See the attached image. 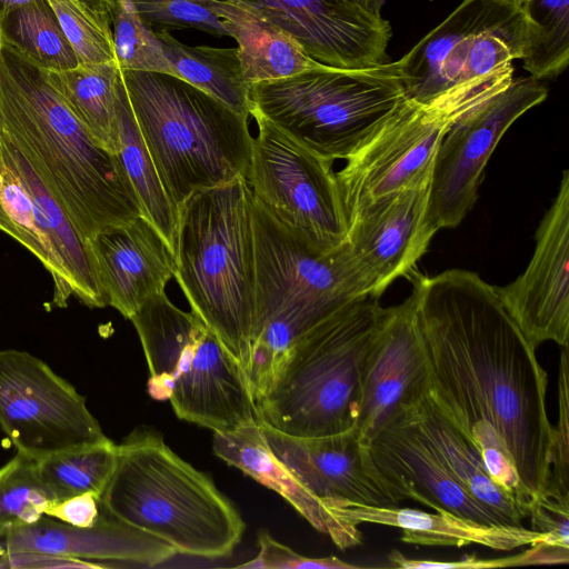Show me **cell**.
<instances>
[{"instance_id": "cell-36", "label": "cell", "mask_w": 569, "mask_h": 569, "mask_svg": "<svg viewBox=\"0 0 569 569\" xmlns=\"http://www.w3.org/2000/svg\"><path fill=\"white\" fill-rule=\"evenodd\" d=\"M49 502L36 460L16 452L0 467V542L14 530L38 521Z\"/></svg>"}, {"instance_id": "cell-34", "label": "cell", "mask_w": 569, "mask_h": 569, "mask_svg": "<svg viewBox=\"0 0 569 569\" xmlns=\"http://www.w3.org/2000/svg\"><path fill=\"white\" fill-rule=\"evenodd\" d=\"M521 8L533 28L522 66L536 79L555 78L569 62V0H522Z\"/></svg>"}, {"instance_id": "cell-19", "label": "cell", "mask_w": 569, "mask_h": 569, "mask_svg": "<svg viewBox=\"0 0 569 569\" xmlns=\"http://www.w3.org/2000/svg\"><path fill=\"white\" fill-rule=\"evenodd\" d=\"M429 361L412 292L387 307L367 357L356 428L368 446L397 406L429 392Z\"/></svg>"}, {"instance_id": "cell-37", "label": "cell", "mask_w": 569, "mask_h": 569, "mask_svg": "<svg viewBox=\"0 0 569 569\" xmlns=\"http://www.w3.org/2000/svg\"><path fill=\"white\" fill-rule=\"evenodd\" d=\"M110 14L116 61L120 70L176 77L156 32L141 20L130 0H111Z\"/></svg>"}, {"instance_id": "cell-6", "label": "cell", "mask_w": 569, "mask_h": 569, "mask_svg": "<svg viewBox=\"0 0 569 569\" xmlns=\"http://www.w3.org/2000/svg\"><path fill=\"white\" fill-rule=\"evenodd\" d=\"M120 77L178 210L198 190L246 178L253 141L247 116L171 74L120 70Z\"/></svg>"}, {"instance_id": "cell-25", "label": "cell", "mask_w": 569, "mask_h": 569, "mask_svg": "<svg viewBox=\"0 0 569 569\" xmlns=\"http://www.w3.org/2000/svg\"><path fill=\"white\" fill-rule=\"evenodd\" d=\"M341 521L359 526L375 523L401 530L405 543L438 547L480 545L510 551L543 540L545 536L525 526H486L446 510L426 512L395 507L347 502L331 510Z\"/></svg>"}, {"instance_id": "cell-33", "label": "cell", "mask_w": 569, "mask_h": 569, "mask_svg": "<svg viewBox=\"0 0 569 569\" xmlns=\"http://www.w3.org/2000/svg\"><path fill=\"white\" fill-rule=\"evenodd\" d=\"M0 28L12 42L49 70H68L80 63L44 0L0 10Z\"/></svg>"}, {"instance_id": "cell-8", "label": "cell", "mask_w": 569, "mask_h": 569, "mask_svg": "<svg viewBox=\"0 0 569 569\" xmlns=\"http://www.w3.org/2000/svg\"><path fill=\"white\" fill-rule=\"evenodd\" d=\"M407 100L398 63L345 69L322 64L249 87V114L317 157L355 154Z\"/></svg>"}, {"instance_id": "cell-17", "label": "cell", "mask_w": 569, "mask_h": 569, "mask_svg": "<svg viewBox=\"0 0 569 569\" xmlns=\"http://www.w3.org/2000/svg\"><path fill=\"white\" fill-rule=\"evenodd\" d=\"M274 457L331 512L347 502L399 506L402 498L376 467L356 427L321 437H295L260 422Z\"/></svg>"}, {"instance_id": "cell-23", "label": "cell", "mask_w": 569, "mask_h": 569, "mask_svg": "<svg viewBox=\"0 0 569 569\" xmlns=\"http://www.w3.org/2000/svg\"><path fill=\"white\" fill-rule=\"evenodd\" d=\"M448 472L507 526H523L530 506L491 477L479 450L433 402L429 392L395 408Z\"/></svg>"}, {"instance_id": "cell-20", "label": "cell", "mask_w": 569, "mask_h": 569, "mask_svg": "<svg viewBox=\"0 0 569 569\" xmlns=\"http://www.w3.org/2000/svg\"><path fill=\"white\" fill-rule=\"evenodd\" d=\"M368 448L379 472L402 500L486 526H507L467 492L397 410L373 435Z\"/></svg>"}, {"instance_id": "cell-15", "label": "cell", "mask_w": 569, "mask_h": 569, "mask_svg": "<svg viewBox=\"0 0 569 569\" xmlns=\"http://www.w3.org/2000/svg\"><path fill=\"white\" fill-rule=\"evenodd\" d=\"M430 181L376 202L350 222L341 251L360 297L378 298L408 276L438 230L428 220Z\"/></svg>"}, {"instance_id": "cell-7", "label": "cell", "mask_w": 569, "mask_h": 569, "mask_svg": "<svg viewBox=\"0 0 569 569\" xmlns=\"http://www.w3.org/2000/svg\"><path fill=\"white\" fill-rule=\"evenodd\" d=\"M254 328L249 382L254 402L287 350L316 323L361 298L341 251H323L280 223L253 197Z\"/></svg>"}, {"instance_id": "cell-24", "label": "cell", "mask_w": 569, "mask_h": 569, "mask_svg": "<svg viewBox=\"0 0 569 569\" xmlns=\"http://www.w3.org/2000/svg\"><path fill=\"white\" fill-rule=\"evenodd\" d=\"M212 450L227 465L279 493L316 530L341 550L362 543L358 526L330 512L272 453L260 423L230 431H213Z\"/></svg>"}, {"instance_id": "cell-18", "label": "cell", "mask_w": 569, "mask_h": 569, "mask_svg": "<svg viewBox=\"0 0 569 569\" xmlns=\"http://www.w3.org/2000/svg\"><path fill=\"white\" fill-rule=\"evenodd\" d=\"M291 36L316 61L345 69L387 62L392 31L347 0H232Z\"/></svg>"}, {"instance_id": "cell-1", "label": "cell", "mask_w": 569, "mask_h": 569, "mask_svg": "<svg viewBox=\"0 0 569 569\" xmlns=\"http://www.w3.org/2000/svg\"><path fill=\"white\" fill-rule=\"evenodd\" d=\"M429 396L479 450L491 477L531 507L550 473L548 377L495 286L449 269L411 271Z\"/></svg>"}, {"instance_id": "cell-22", "label": "cell", "mask_w": 569, "mask_h": 569, "mask_svg": "<svg viewBox=\"0 0 569 569\" xmlns=\"http://www.w3.org/2000/svg\"><path fill=\"white\" fill-rule=\"evenodd\" d=\"M19 552L86 562L129 561L150 567L177 553L169 543L109 516L103 510L91 527H74L42 516L38 521L14 530L0 542V555Z\"/></svg>"}, {"instance_id": "cell-11", "label": "cell", "mask_w": 569, "mask_h": 569, "mask_svg": "<svg viewBox=\"0 0 569 569\" xmlns=\"http://www.w3.org/2000/svg\"><path fill=\"white\" fill-rule=\"evenodd\" d=\"M532 39L521 1L463 0L397 61L406 97L427 104L512 66Z\"/></svg>"}, {"instance_id": "cell-28", "label": "cell", "mask_w": 569, "mask_h": 569, "mask_svg": "<svg viewBox=\"0 0 569 569\" xmlns=\"http://www.w3.org/2000/svg\"><path fill=\"white\" fill-rule=\"evenodd\" d=\"M49 73L63 100L94 142L117 156L120 81L117 62L79 63L72 69L49 70Z\"/></svg>"}, {"instance_id": "cell-45", "label": "cell", "mask_w": 569, "mask_h": 569, "mask_svg": "<svg viewBox=\"0 0 569 569\" xmlns=\"http://www.w3.org/2000/svg\"><path fill=\"white\" fill-rule=\"evenodd\" d=\"M38 0H0V10H11Z\"/></svg>"}, {"instance_id": "cell-9", "label": "cell", "mask_w": 569, "mask_h": 569, "mask_svg": "<svg viewBox=\"0 0 569 569\" xmlns=\"http://www.w3.org/2000/svg\"><path fill=\"white\" fill-rule=\"evenodd\" d=\"M130 321L147 361L151 398L168 400L179 419L212 431L260 423L247 373L197 315L178 308L164 291Z\"/></svg>"}, {"instance_id": "cell-5", "label": "cell", "mask_w": 569, "mask_h": 569, "mask_svg": "<svg viewBox=\"0 0 569 569\" xmlns=\"http://www.w3.org/2000/svg\"><path fill=\"white\" fill-rule=\"evenodd\" d=\"M386 312L378 298H357L297 339L256 401L260 422L295 437L355 427L367 357Z\"/></svg>"}, {"instance_id": "cell-13", "label": "cell", "mask_w": 569, "mask_h": 569, "mask_svg": "<svg viewBox=\"0 0 569 569\" xmlns=\"http://www.w3.org/2000/svg\"><path fill=\"white\" fill-rule=\"evenodd\" d=\"M0 429L36 461L111 440L71 382L17 349L0 350Z\"/></svg>"}, {"instance_id": "cell-31", "label": "cell", "mask_w": 569, "mask_h": 569, "mask_svg": "<svg viewBox=\"0 0 569 569\" xmlns=\"http://www.w3.org/2000/svg\"><path fill=\"white\" fill-rule=\"evenodd\" d=\"M119 150L117 158L140 203L142 216L158 230L174 252L178 209L169 198L148 151L129 104L123 83L119 81Z\"/></svg>"}, {"instance_id": "cell-2", "label": "cell", "mask_w": 569, "mask_h": 569, "mask_svg": "<svg viewBox=\"0 0 569 569\" xmlns=\"http://www.w3.org/2000/svg\"><path fill=\"white\" fill-rule=\"evenodd\" d=\"M0 134L27 160L87 241L142 216L117 156L94 142L49 70L1 28Z\"/></svg>"}, {"instance_id": "cell-10", "label": "cell", "mask_w": 569, "mask_h": 569, "mask_svg": "<svg viewBox=\"0 0 569 569\" xmlns=\"http://www.w3.org/2000/svg\"><path fill=\"white\" fill-rule=\"evenodd\" d=\"M509 70L457 87L423 104L407 99L336 172L349 222L367 207L431 180L440 142L455 118L506 87Z\"/></svg>"}, {"instance_id": "cell-46", "label": "cell", "mask_w": 569, "mask_h": 569, "mask_svg": "<svg viewBox=\"0 0 569 569\" xmlns=\"http://www.w3.org/2000/svg\"><path fill=\"white\" fill-rule=\"evenodd\" d=\"M517 1H522V0H517Z\"/></svg>"}, {"instance_id": "cell-4", "label": "cell", "mask_w": 569, "mask_h": 569, "mask_svg": "<svg viewBox=\"0 0 569 569\" xmlns=\"http://www.w3.org/2000/svg\"><path fill=\"white\" fill-rule=\"evenodd\" d=\"M100 505L109 516L193 557L230 556L246 529L212 479L151 430L136 429L116 446Z\"/></svg>"}, {"instance_id": "cell-42", "label": "cell", "mask_w": 569, "mask_h": 569, "mask_svg": "<svg viewBox=\"0 0 569 569\" xmlns=\"http://www.w3.org/2000/svg\"><path fill=\"white\" fill-rule=\"evenodd\" d=\"M101 512L99 497L86 492L49 502L44 516L74 527H91L99 520Z\"/></svg>"}, {"instance_id": "cell-43", "label": "cell", "mask_w": 569, "mask_h": 569, "mask_svg": "<svg viewBox=\"0 0 569 569\" xmlns=\"http://www.w3.org/2000/svg\"><path fill=\"white\" fill-rule=\"evenodd\" d=\"M531 548L521 553L502 558L503 567L568 563L569 548L538 541L530 545Z\"/></svg>"}, {"instance_id": "cell-21", "label": "cell", "mask_w": 569, "mask_h": 569, "mask_svg": "<svg viewBox=\"0 0 569 569\" xmlns=\"http://www.w3.org/2000/svg\"><path fill=\"white\" fill-rule=\"evenodd\" d=\"M89 244L107 306L126 319L164 292L174 276V252L142 216L100 232Z\"/></svg>"}, {"instance_id": "cell-39", "label": "cell", "mask_w": 569, "mask_h": 569, "mask_svg": "<svg viewBox=\"0 0 569 569\" xmlns=\"http://www.w3.org/2000/svg\"><path fill=\"white\" fill-rule=\"evenodd\" d=\"M569 360L568 347L560 352L558 419L552 427L550 473L542 493L569 497Z\"/></svg>"}, {"instance_id": "cell-40", "label": "cell", "mask_w": 569, "mask_h": 569, "mask_svg": "<svg viewBox=\"0 0 569 569\" xmlns=\"http://www.w3.org/2000/svg\"><path fill=\"white\" fill-rule=\"evenodd\" d=\"M258 555L239 565L238 568L248 569H358L363 568L358 565L346 562L337 557L310 558L293 551L288 546L273 539L267 531L262 530L258 535Z\"/></svg>"}, {"instance_id": "cell-35", "label": "cell", "mask_w": 569, "mask_h": 569, "mask_svg": "<svg viewBox=\"0 0 569 569\" xmlns=\"http://www.w3.org/2000/svg\"><path fill=\"white\" fill-rule=\"evenodd\" d=\"M44 1L53 11L80 63L116 61L111 0Z\"/></svg>"}, {"instance_id": "cell-38", "label": "cell", "mask_w": 569, "mask_h": 569, "mask_svg": "<svg viewBox=\"0 0 569 569\" xmlns=\"http://www.w3.org/2000/svg\"><path fill=\"white\" fill-rule=\"evenodd\" d=\"M148 26L193 28L217 37L228 36L209 0H130Z\"/></svg>"}, {"instance_id": "cell-12", "label": "cell", "mask_w": 569, "mask_h": 569, "mask_svg": "<svg viewBox=\"0 0 569 569\" xmlns=\"http://www.w3.org/2000/svg\"><path fill=\"white\" fill-rule=\"evenodd\" d=\"M246 180L252 196L286 228L330 251L347 238L348 220L333 171L323 160L256 119Z\"/></svg>"}, {"instance_id": "cell-44", "label": "cell", "mask_w": 569, "mask_h": 569, "mask_svg": "<svg viewBox=\"0 0 569 569\" xmlns=\"http://www.w3.org/2000/svg\"><path fill=\"white\" fill-rule=\"evenodd\" d=\"M373 17H382L381 8L385 0H347Z\"/></svg>"}, {"instance_id": "cell-26", "label": "cell", "mask_w": 569, "mask_h": 569, "mask_svg": "<svg viewBox=\"0 0 569 569\" xmlns=\"http://www.w3.org/2000/svg\"><path fill=\"white\" fill-rule=\"evenodd\" d=\"M227 34L237 42L249 86L287 78L322 63L312 59L287 32L254 9L232 0H209Z\"/></svg>"}, {"instance_id": "cell-3", "label": "cell", "mask_w": 569, "mask_h": 569, "mask_svg": "<svg viewBox=\"0 0 569 569\" xmlns=\"http://www.w3.org/2000/svg\"><path fill=\"white\" fill-rule=\"evenodd\" d=\"M174 259L173 277L191 311L249 378L256 258L253 196L246 178L198 190L183 202L178 210Z\"/></svg>"}, {"instance_id": "cell-30", "label": "cell", "mask_w": 569, "mask_h": 569, "mask_svg": "<svg viewBox=\"0 0 569 569\" xmlns=\"http://www.w3.org/2000/svg\"><path fill=\"white\" fill-rule=\"evenodd\" d=\"M176 77L219 100L233 111L249 116V83L237 48L188 46L167 29L156 31Z\"/></svg>"}, {"instance_id": "cell-27", "label": "cell", "mask_w": 569, "mask_h": 569, "mask_svg": "<svg viewBox=\"0 0 569 569\" xmlns=\"http://www.w3.org/2000/svg\"><path fill=\"white\" fill-rule=\"evenodd\" d=\"M7 143L31 196L37 222L70 278L73 297L90 308L106 307V298L89 241L83 239L61 204L49 192L21 153L8 141Z\"/></svg>"}, {"instance_id": "cell-41", "label": "cell", "mask_w": 569, "mask_h": 569, "mask_svg": "<svg viewBox=\"0 0 569 569\" xmlns=\"http://www.w3.org/2000/svg\"><path fill=\"white\" fill-rule=\"evenodd\" d=\"M531 528L547 543L569 548V497L541 493L530 507Z\"/></svg>"}, {"instance_id": "cell-16", "label": "cell", "mask_w": 569, "mask_h": 569, "mask_svg": "<svg viewBox=\"0 0 569 569\" xmlns=\"http://www.w3.org/2000/svg\"><path fill=\"white\" fill-rule=\"evenodd\" d=\"M502 306L529 345L568 347L569 339V171L536 231V247L525 271L495 287Z\"/></svg>"}, {"instance_id": "cell-32", "label": "cell", "mask_w": 569, "mask_h": 569, "mask_svg": "<svg viewBox=\"0 0 569 569\" xmlns=\"http://www.w3.org/2000/svg\"><path fill=\"white\" fill-rule=\"evenodd\" d=\"M116 446L110 440L37 460V472L50 502L86 492L100 499L113 471Z\"/></svg>"}, {"instance_id": "cell-14", "label": "cell", "mask_w": 569, "mask_h": 569, "mask_svg": "<svg viewBox=\"0 0 569 569\" xmlns=\"http://www.w3.org/2000/svg\"><path fill=\"white\" fill-rule=\"evenodd\" d=\"M547 86L533 77L506 87L452 120L431 173L428 220L438 231L456 228L478 198L485 168L510 126L546 100Z\"/></svg>"}, {"instance_id": "cell-29", "label": "cell", "mask_w": 569, "mask_h": 569, "mask_svg": "<svg viewBox=\"0 0 569 569\" xmlns=\"http://www.w3.org/2000/svg\"><path fill=\"white\" fill-rule=\"evenodd\" d=\"M0 230L28 249L53 282L52 305L64 308L73 289L70 278L39 227L29 190L20 176L7 141L0 134Z\"/></svg>"}]
</instances>
